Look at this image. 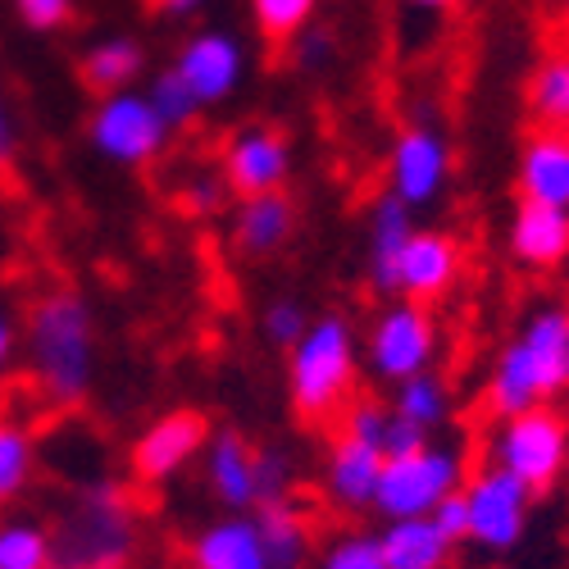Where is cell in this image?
<instances>
[{
	"label": "cell",
	"instance_id": "1",
	"mask_svg": "<svg viewBox=\"0 0 569 569\" xmlns=\"http://www.w3.org/2000/svg\"><path fill=\"white\" fill-rule=\"evenodd\" d=\"M23 356L32 388L46 406L73 410L87 401L91 383H97V356H101V333H97V310L73 288H51L41 292L23 319Z\"/></svg>",
	"mask_w": 569,
	"mask_h": 569
},
{
	"label": "cell",
	"instance_id": "2",
	"mask_svg": "<svg viewBox=\"0 0 569 569\" xmlns=\"http://www.w3.org/2000/svg\"><path fill=\"white\" fill-rule=\"evenodd\" d=\"M565 392H569V301L547 297L519 319L510 342L497 351L483 383V401L497 419H510L551 406Z\"/></svg>",
	"mask_w": 569,
	"mask_h": 569
},
{
	"label": "cell",
	"instance_id": "3",
	"mask_svg": "<svg viewBox=\"0 0 569 569\" xmlns=\"http://www.w3.org/2000/svg\"><path fill=\"white\" fill-rule=\"evenodd\" d=\"M360 333L338 310L315 315L301 342L288 351V406L306 423H323L356 401Z\"/></svg>",
	"mask_w": 569,
	"mask_h": 569
},
{
	"label": "cell",
	"instance_id": "4",
	"mask_svg": "<svg viewBox=\"0 0 569 569\" xmlns=\"http://www.w3.org/2000/svg\"><path fill=\"white\" fill-rule=\"evenodd\" d=\"M51 538V569H128L137 556V510L114 483H97L64 510Z\"/></svg>",
	"mask_w": 569,
	"mask_h": 569
},
{
	"label": "cell",
	"instance_id": "5",
	"mask_svg": "<svg viewBox=\"0 0 569 569\" xmlns=\"http://www.w3.org/2000/svg\"><path fill=\"white\" fill-rule=\"evenodd\" d=\"M201 469H206L210 497L228 515H251L260 506L288 501V492H292V465H288V456L273 451V447L251 442L247 433H237V429L210 433Z\"/></svg>",
	"mask_w": 569,
	"mask_h": 569
},
{
	"label": "cell",
	"instance_id": "6",
	"mask_svg": "<svg viewBox=\"0 0 569 569\" xmlns=\"http://www.w3.org/2000/svg\"><path fill=\"white\" fill-rule=\"evenodd\" d=\"M469 479L465 447L451 438H429L423 447L383 460L373 492V515H383V525L392 519H429L451 492H460Z\"/></svg>",
	"mask_w": 569,
	"mask_h": 569
},
{
	"label": "cell",
	"instance_id": "7",
	"mask_svg": "<svg viewBox=\"0 0 569 569\" xmlns=\"http://www.w3.org/2000/svg\"><path fill=\"white\" fill-rule=\"evenodd\" d=\"M488 456H492L488 465L506 469L515 483H525L533 497H542L569 469V419L556 406L497 419V429L488 438Z\"/></svg>",
	"mask_w": 569,
	"mask_h": 569
},
{
	"label": "cell",
	"instance_id": "8",
	"mask_svg": "<svg viewBox=\"0 0 569 569\" xmlns=\"http://www.w3.org/2000/svg\"><path fill=\"white\" fill-rule=\"evenodd\" d=\"M438 351H442V328H438L433 310L401 301V297L378 310L365 328V338H360L365 369L388 388L406 383V378H415V373H429Z\"/></svg>",
	"mask_w": 569,
	"mask_h": 569
},
{
	"label": "cell",
	"instance_id": "9",
	"mask_svg": "<svg viewBox=\"0 0 569 569\" xmlns=\"http://www.w3.org/2000/svg\"><path fill=\"white\" fill-rule=\"evenodd\" d=\"M87 141L114 169H147L169 151L173 128L156 114L147 91H114V97H97L91 106Z\"/></svg>",
	"mask_w": 569,
	"mask_h": 569
},
{
	"label": "cell",
	"instance_id": "10",
	"mask_svg": "<svg viewBox=\"0 0 569 569\" xmlns=\"http://www.w3.org/2000/svg\"><path fill=\"white\" fill-rule=\"evenodd\" d=\"M460 492H465V510H469V542L479 551L506 556L525 542L529 515H533V492L525 483H515L497 465H483L469 473Z\"/></svg>",
	"mask_w": 569,
	"mask_h": 569
},
{
	"label": "cell",
	"instance_id": "11",
	"mask_svg": "<svg viewBox=\"0 0 569 569\" xmlns=\"http://www.w3.org/2000/svg\"><path fill=\"white\" fill-rule=\"evenodd\" d=\"M210 419L192 406H173L156 415L128 447V469L141 488H164L173 483L187 465H197L210 442Z\"/></svg>",
	"mask_w": 569,
	"mask_h": 569
},
{
	"label": "cell",
	"instance_id": "12",
	"mask_svg": "<svg viewBox=\"0 0 569 569\" xmlns=\"http://www.w3.org/2000/svg\"><path fill=\"white\" fill-rule=\"evenodd\" d=\"M169 69L178 73V82L192 91V101L201 110H214L223 101L237 97V87L247 78V46L228 28H201L192 37H182V46L173 51Z\"/></svg>",
	"mask_w": 569,
	"mask_h": 569
},
{
	"label": "cell",
	"instance_id": "13",
	"mask_svg": "<svg viewBox=\"0 0 569 569\" xmlns=\"http://www.w3.org/2000/svg\"><path fill=\"white\" fill-rule=\"evenodd\" d=\"M292 137L278 123H247L228 137V147L219 156V173L228 182V192L242 197H269L288 192L292 182Z\"/></svg>",
	"mask_w": 569,
	"mask_h": 569
},
{
	"label": "cell",
	"instance_id": "14",
	"mask_svg": "<svg viewBox=\"0 0 569 569\" xmlns=\"http://www.w3.org/2000/svg\"><path fill=\"white\" fill-rule=\"evenodd\" d=\"M451 182V141L433 123H410L388 147V192L410 210L442 201Z\"/></svg>",
	"mask_w": 569,
	"mask_h": 569
},
{
	"label": "cell",
	"instance_id": "15",
	"mask_svg": "<svg viewBox=\"0 0 569 569\" xmlns=\"http://www.w3.org/2000/svg\"><path fill=\"white\" fill-rule=\"evenodd\" d=\"M465 269V247L442 228H415L410 242L401 251V269H397V297L415 301V306H433L442 301L456 278Z\"/></svg>",
	"mask_w": 569,
	"mask_h": 569
},
{
	"label": "cell",
	"instance_id": "16",
	"mask_svg": "<svg viewBox=\"0 0 569 569\" xmlns=\"http://www.w3.org/2000/svg\"><path fill=\"white\" fill-rule=\"evenodd\" d=\"M297 232V201L288 192H269V197H242L232 206L228 223V242L237 256L247 260H269L292 242Z\"/></svg>",
	"mask_w": 569,
	"mask_h": 569
},
{
	"label": "cell",
	"instance_id": "17",
	"mask_svg": "<svg viewBox=\"0 0 569 569\" xmlns=\"http://www.w3.org/2000/svg\"><path fill=\"white\" fill-rule=\"evenodd\" d=\"M415 228H419L415 210L406 201H397L392 192L369 206V219H365V269H369V288L378 297H397L401 251H406Z\"/></svg>",
	"mask_w": 569,
	"mask_h": 569
},
{
	"label": "cell",
	"instance_id": "18",
	"mask_svg": "<svg viewBox=\"0 0 569 569\" xmlns=\"http://www.w3.org/2000/svg\"><path fill=\"white\" fill-rule=\"evenodd\" d=\"M378 473H383V451H373L347 433L333 438L323 456V497L328 506H338L347 515H360V510H373V492H378Z\"/></svg>",
	"mask_w": 569,
	"mask_h": 569
},
{
	"label": "cell",
	"instance_id": "19",
	"mask_svg": "<svg viewBox=\"0 0 569 569\" xmlns=\"http://www.w3.org/2000/svg\"><path fill=\"white\" fill-rule=\"evenodd\" d=\"M187 569H269L256 515L210 519L187 542Z\"/></svg>",
	"mask_w": 569,
	"mask_h": 569
},
{
	"label": "cell",
	"instance_id": "20",
	"mask_svg": "<svg viewBox=\"0 0 569 569\" xmlns=\"http://www.w3.org/2000/svg\"><path fill=\"white\" fill-rule=\"evenodd\" d=\"M506 247L515 256V264H525L533 273L560 269L569 260V210H551V206H533L519 201L510 214V232Z\"/></svg>",
	"mask_w": 569,
	"mask_h": 569
},
{
	"label": "cell",
	"instance_id": "21",
	"mask_svg": "<svg viewBox=\"0 0 569 569\" xmlns=\"http://www.w3.org/2000/svg\"><path fill=\"white\" fill-rule=\"evenodd\" d=\"M515 187H519V201L569 210V137L565 132H533L525 147H519Z\"/></svg>",
	"mask_w": 569,
	"mask_h": 569
},
{
	"label": "cell",
	"instance_id": "22",
	"mask_svg": "<svg viewBox=\"0 0 569 569\" xmlns=\"http://www.w3.org/2000/svg\"><path fill=\"white\" fill-rule=\"evenodd\" d=\"M147 73V46L128 32L97 37L78 60L82 87H91L97 97H114V91H132V82Z\"/></svg>",
	"mask_w": 569,
	"mask_h": 569
},
{
	"label": "cell",
	"instance_id": "23",
	"mask_svg": "<svg viewBox=\"0 0 569 569\" xmlns=\"http://www.w3.org/2000/svg\"><path fill=\"white\" fill-rule=\"evenodd\" d=\"M388 569H447L456 556V542L433 525V519H392L378 529Z\"/></svg>",
	"mask_w": 569,
	"mask_h": 569
},
{
	"label": "cell",
	"instance_id": "24",
	"mask_svg": "<svg viewBox=\"0 0 569 569\" xmlns=\"http://www.w3.org/2000/svg\"><path fill=\"white\" fill-rule=\"evenodd\" d=\"M525 110L538 123V132L569 128V46L547 51L533 64V73L525 78Z\"/></svg>",
	"mask_w": 569,
	"mask_h": 569
},
{
	"label": "cell",
	"instance_id": "25",
	"mask_svg": "<svg viewBox=\"0 0 569 569\" xmlns=\"http://www.w3.org/2000/svg\"><path fill=\"white\" fill-rule=\"evenodd\" d=\"M260 525V542L269 556V569H301L310 560V525L292 501H273L251 510Z\"/></svg>",
	"mask_w": 569,
	"mask_h": 569
},
{
	"label": "cell",
	"instance_id": "26",
	"mask_svg": "<svg viewBox=\"0 0 569 569\" xmlns=\"http://www.w3.org/2000/svg\"><path fill=\"white\" fill-rule=\"evenodd\" d=\"M388 406H392V415L415 423L419 433L438 438V429L451 419V388H447V378L438 369H429V373H415V378H406V383H397Z\"/></svg>",
	"mask_w": 569,
	"mask_h": 569
},
{
	"label": "cell",
	"instance_id": "27",
	"mask_svg": "<svg viewBox=\"0 0 569 569\" xmlns=\"http://www.w3.org/2000/svg\"><path fill=\"white\" fill-rule=\"evenodd\" d=\"M37 465H41L37 433L28 429L23 419L0 415V506L19 501V497L32 488Z\"/></svg>",
	"mask_w": 569,
	"mask_h": 569
},
{
	"label": "cell",
	"instance_id": "28",
	"mask_svg": "<svg viewBox=\"0 0 569 569\" xmlns=\"http://www.w3.org/2000/svg\"><path fill=\"white\" fill-rule=\"evenodd\" d=\"M56 538L37 519H6L0 525V569H51Z\"/></svg>",
	"mask_w": 569,
	"mask_h": 569
},
{
	"label": "cell",
	"instance_id": "29",
	"mask_svg": "<svg viewBox=\"0 0 569 569\" xmlns=\"http://www.w3.org/2000/svg\"><path fill=\"white\" fill-rule=\"evenodd\" d=\"M247 6L256 19V32L264 41H282V46H292L319 14V0H247Z\"/></svg>",
	"mask_w": 569,
	"mask_h": 569
},
{
	"label": "cell",
	"instance_id": "30",
	"mask_svg": "<svg viewBox=\"0 0 569 569\" xmlns=\"http://www.w3.org/2000/svg\"><path fill=\"white\" fill-rule=\"evenodd\" d=\"M319 569H388L383 547H378V533H338L319 551Z\"/></svg>",
	"mask_w": 569,
	"mask_h": 569
},
{
	"label": "cell",
	"instance_id": "31",
	"mask_svg": "<svg viewBox=\"0 0 569 569\" xmlns=\"http://www.w3.org/2000/svg\"><path fill=\"white\" fill-rule=\"evenodd\" d=\"M147 101L156 106V114H160L173 132H178V128H192V123H197V114H201V106L192 101V91H187V87L178 82V73H173V69H160V73L151 78Z\"/></svg>",
	"mask_w": 569,
	"mask_h": 569
},
{
	"label": "cell",
	"instance_id": "32",
	"mask_svg": "<svg viewBox=\"0 0 569 569\" xmlns=\"http://www.w3.org/2000/svg\"><path fill=\"white\" fill-rule=\"evenodd\" d=\"M388 429H392V406L388 401H373V397H356L347 410H342V433L373 447V451H383L388 442Z\"/></svg>",
	"mask_w": 569,
	"mask_h": 569
},
{
	"label": "cell",
	"instance_id": "33",
	"mask_svg": "<svg viewBox=\"0 0 569 569\" xmlns=\"http://www.w3.org/2000/svg\"><path fill=\"white\" fill-rule=\"evenodd\" d=\"M306 328H310V315H306V306H301L297 297H273V301L260 310V333H264L273 347H282V351H292V347L301 342Z\"/></svg>",
	"mask_w": 569,
	"mask_h": 569
},
{
	"label": "cell",
	"instance_id": "34",
	"mask_svg": "<svg viewBox=\"0 0 569 569\" xmlns=\"http://www.w3.org/2000/svg\"><path fill=\"white\" fill-rule=\"evenodd\" d=\"M223 201H228V182H223V173H219V169L187 173V178L178 182V206H182L187 214H197V219L214 214Z\"/></svg>",
	"mask_w": 569,
	"mask_h": 569
},
{
	"label": "cell",
	"instance_id": "35",
	"mask_svg": "<svg viewBox=\"0 0 569 569\" xmlns=\"http://www.w3.org/2000/svg\"><path fill=\"white\" fill-rule=\"evenodd\" d=\"M10 6H14L19 23H23L28 32H41V37L69 28L73 14H78V0H10Z\"/></svg>",
	"mask_w": 569,
	"mask_h": 569
},
{
	"label": "cell",
	"instance_id": "36",
	"mask_svg": "<svg viewBox=\"0 0 569 569\" xmlns=\"http://www.w3.org/2000/svg\"><path fill=\"white\" fill-rule=\"evenodd\" d=\"M19 147H23V132H19V119L10 110V97L0 87V178H10L14 164H19Z\"/></svg>",
	"mask_w": 569,
	"mask_h": 569
},
{
	"label": "cell",
	"instance_id": "37",
	"mask_svg": "<svg viewBox=\"0 0 569 569\" xmlns=\"http://www.w3.org/2000/svg\"><path fill=\"white\" fill-rule=\"evenodd\" d=\"M292 60L301 64V69H323L328 60H333V37H328L323 28H306L297 41H292Z\"/></svg>",
	"mask_w": 569,
	"mask_h": 569
},
{
	"label": "cell",
	"instance_id": "38",
	"mask_svg": "<svg viewBox=\"0 0 569 569\" xmlns=\"http://www.w3.org/2000/svg\"><path fill=\"white\" fill-rule=\"evenodd\" d=\"M429 519H433V525H438L456 547H460V542H469V510H465V492H451V497H447Z\"/></svg>",
	"mask_w": 569,
	"mask_h": 569
},
{
	"label": "cell",
	"instance_id": "39",
	"mask_svg": "<svg viewBox=\"0 0 569 569\" xmlns=\"http://www.w3.org/2000/svg\"><path fill=\"white\" fill-rule=\"evenodd\" d=\"M19 342H23V333H19V323H14L10 306H6V301H0V378H6V369L14 365V356H19Z\"/></svg>",
	"mask_w": 569,
	"mask_h": 569
},
{
	"label": "cell",
	"instance_id": "40",
	"mask_svg": "<svg viewBox=\"0 0 569 569\" xmlns=\"http://www.w3.org/2000/svg\"><path fill=\"white\" fill-rule=\"evenodd\" d=\"M151 6L164 14V19H192V14H201L210 0H151Z\"/></svg>",
	"mask_w": 569,
	"mask_h": 569
},
{
	"label": "cell",
	"instance_id": "41",
	"mask_svg": "<svg viewBox=\"0 0 569 569\" xmlns=\"http://www.w3.org/2000/svg\"><path fill=\"white\" fill-rule=\"evenodd\" d=\"M406 6L429 10V14H447V10H456V6H460V0H406Z\"/></svg>",
	"mask_w": 569,
	"mask_h": 569
},
{
	"label": "cell",
	"instance_id": "42",
	"mask_svg": "<svg viewBox=\"0 0 569 569\" xmlns=\"http://www.w3.org/2000/svg\"><path fill=\"white\" fill-rule=\"evenodd\" d=\"M565 14H569V0H565Z\"/></svg>",
	"mask_w": 569,
	"mask_h": 569
},
{
	"label": "cell",
	"instance_id": "43",
	"mask_svg": "<svg viewBox=\"0 0 569 569\" xmlns=\"http://www.w3.org/2000/svg\"><path fill=\"white\" fill-rule=\"evenodd\" d=\"M565 137H569V128H565Z\"/></svg>",
	"mask_w": 569,
	"mask_h": 569
}]
</instances>
